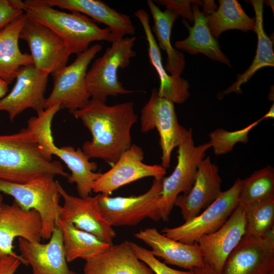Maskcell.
I'll return each instance as SVG.
<instances>
[{"label":"cell","instance_id":"32","mask_svg":"<svg viewBox=\"0 0 274 274\" xmlns=\"http://www.w3.org/2000/svg\"><path fill=\"white\" fill-rule=\"evenodd\" d=\"M245 209V235L264 237L274 227V197L251 203Z\"/></svg>","mask_w":274,"mask_h":274},{"label":"cell","instance_id":"15","mask_svg":"<svg viewBox=\"0 0 274 274\" xmlns=\"http://www.w3.org/2000/svg\"><path fill=\"white\" fill-rule=\"evenodd\" d=\"M274 270V239L244 235L220 274H268Z\"/></svg>","mask_w":274,"mask_h":274},{"label":"cell","instance_id":"21","mask_svg":"<svg viewBox=\"0 0 274 274\" xmlns=\"http://www.w3.org/2000/svg\"><path fill=\"white\" fill-rule=\"evenodd\" d=\"M85 261L84 274H154L138 258L128 241L111 245L103 252Z\"/></svg>","mask_w":274,"mask_h":274},{"label":"cell","instance_id":"16","mask_svg":"<svg viewBox=\"0 0 274 274\" xmlns=\"http://www.w3.org/2000/svg\"><path fill=\"white\" fill-rule=\"evenodd\" d=\"M58 186L64 201L59 219L113 245L116 233L102 217L98 207L97 195L85 198L76 197L68 193L59 182Z\"/></svg>","mask_w":274,"mask_h":274},{"label":"cell","instance_id":"35","mask_svg":"<svg viewBox=\"0 0 274 274\" xmlns=\"http://www.w3.org/2000/svg\"><path fill=\"white\" fill-rule=\"evenodd\" d=\"M197 1L191 0H155L153 2L166 7V9L172 11L179 16L193 22V15L191 4Z\"/></svg>","mask_w":274,"mask_h":274},{"label":"cell","instance_id":"26","mask_svg":"<svg viewBox=\"0 0 274 274\" xmlns=\"http://www.w3.org/2000/svg\"><path fill=\"white\" fill-rule=\"evenodd\" d=\"M50 153L59 158L71 171L67 178L70 183H75L79 197L85 198L92 191L95 181L101 173H96L97 164L90 161L88 157L81 148H75L71 146L60 148L53 144L50 148Z\"/></svg>","mask_w":274,"mask_h":274},{"label":"cell","instance_id":"29","mask_svg":"<svg viewBox=\"0 0 274 274\" xmlns=\"http://www.w3.org/2000/svg\"><path fill=\"white\" fill-rule=\"evenodd\" d=\"M56 225L61 232L67 262L78 258L85 260L92 257L103 252L111 245L60 219Z\"/></svg>","mask_w":274,"mask_h":274},{"label":"cell","instance_id":"12","mask_svg":"<svg viewBox=\"0 0 274 274\" xmlns=\"http://www.w3.org/2000/svg\"><path fill=\"white\" fill-rule=\"evenodd\" d=\"M142 148L132 144L120 156L111 169L101 173L92 186V191L110 195L113 191L126 184L146 177L161 178L166 169L161 165L147 164L143 162Z\"/></svg>","mask_w":274,"mask_h":274},{"label":"cell","instance_id":"13","mask_svg":"<svg viewBox=\"0 0 274 274\" xmlns=\"http://www.w3.org/2000/svg\"><path fill=\"white\" fill-rule=\"evenodd\" d=\"M48 76L33 64L20 67L12 89L0 99V111L6 112L10 121H13L26 109H32L37 113L43 111Z\"/></svg>","mask_w":274,"mask_h":274},{"label":"cell","instance_id":"10","mask_svg":"<svg viewBox=\"0 0 274 274\" xmlns=\"http://www.w3.org/2000/svg\"><path fill=\"white\" fill-rule=\"evenodd\" d=\"M162 178H154L150 189L138 196L111 197L98 194V207L102 217L112 227L134 226L147 218L159 221L155 201Z\"/></svg>","mask_w":274,"mask_h":274},{"label":"cell","instance_id":"34","mask_svg":"<svg viewBox=\"0 0 274 274\" xmlns=\"http://www.w3.org/2000/svg\"><path fill=\"white\" fill-rule=\"evenodd\" d=\"M130 246L138 258L146 263L154 274H192V270L182 271L172 268L154 256L147 249L130 242Z\"/></svg>","mask_w":274,"mask_h":274},{"label":"cell","instance_id":"6","mask_svg":"<svg viewBox=\"0 0 274 274\" xmlns=\"http://www.w3.org/2000/svg\"><path fill=\"white\" fill-rule=\"evenodd\" d=\"M135 40V36L115 40L101 56L94 60L86 77L91 98L106 102L108 96L134 92L125 89L118 80V71L127 67L131 58L136 57L133 49Z\"/></svg>","mask_w":274,"mask_h":274},{"label":"cell","instance_id":"18","mask_svg":"<svg viewBox=\"0 0 274 274\" xmlns=\"http://www.w3.org/2000/svg\"><path fill=\"white\" fill-rule=\"evenodd\" d=\"M221 184L218 166L210 156L205 157L199 164L190 192L179 195L175 201L174 206L180 209L185 221L197 216L218 197L222 192Z\"/></svg>","mask_w":274,"mask_h":274},{"label":"cell","instance_id":"38","mask_svg":"<svg viewBox=\"0 0 274 274\" xmlns=\"http://www.w3.org/2000/svg\"><path fill=\"white\" fill-rule=\"evenodd\" d=\"M192 274H218L208 264H205L202 266L197 267L191 270Z\"/></svg>","mask_w":274,"mask_h":274},{"label":"cell","instance_id":"3","mask_svg":"<svg viewBox=\"0 0 274 274\" xmlns=\"http://www.w3.org/2000/svg\"><path fill=\"white\" fill-rule=\"evenodd\" d=\"M16 1L28 17L46 25L60 37L70 55H78L85 51L93 42L114 41L108 27L100 28L95 21L83 14L55 9L42 0Z\"/></svg>","mask_w":274,"mask_h":274},{"label":"cell","instance_id":"40","mask_svg":"<svg viewBox=\"0 0 274 274\" xmlns=\"http://www.w3.org/2000/svg\"><path fill=\"white\" fill-rule=\"evenodd\" d=\"M274 117V104H273L271 106L270 109L268 111V112L265 114L263 117L260 118V120L262 121V120L269 118H273Z\"/></svg>","mask_w":274,"mask_h":274},{"label":"cell","instance_id":"25","mask_svg":"<svg viewBox=\"0 0 274 274\" xmlns=\"http://www.w3.org/2000/svg\"><path fill=\"white\" fill-rule=\"evenodd\" d=\"M26 17L23 13L0 30V78L8 84L15 79L20 67L33 64L31 55L22 53L18 44Z\"/></svg>","mask_w":274,"mask_h":274},{"label":"cell","instance_id":"5","mask_svg":"<svg viewBox=\"0 0 274 274\" xmlns=\"http://www.w3.org/2000/svg\"><path fill=\"white\" fill-rule=\"evenodd\" d=\"M177 147V165L169 176L162 179L161 189L155 201L159 220L167 221L177 197L190 192L199 164L211 146L209 142L195 146L192 129L189 128Z\"/></svg>","mask_w":274,"mask_h":274},{"label":"cell","instance_id":"37","mask_svg":"<svg viewBox=\"0 0 274 274\" xmlns=\"http://www.w3.org/2000/svg\"><path fill=\"white\" fill-rule=\"evenodd\" d=\"M21 264L18 258L5 255L0 258V274H14Z\"/></svg>","mask_w":274,"mask_h":274},{"label":"cell","instance_id":"42","mask_svg":"<svg viewBox=\"0 0 274 274\" xmlns=\"http://www.w3.org/2000/svg\"><path fill=\"white\" fill-rule=\"evenodd\" d=\"M3 203V195L0 193V208Z\"/></svg>","mask_w":274,"mask_h":274},{"label":"cell","instance_id":"8","mask_svg":"<svg viewBox=\"0 0 274 274\" xmlns=\"http://www.w3.org/2000/svg\"><path fill=\"white\" fill-rule=\"evenodd\" d=\"M242 182V179H237L230 188L222 191L201 214L186 221L180 226L165 227L161 233L182 243L194 244L202 236L216 231L224 224L238 205Z\"/></svg>","mask_w":274,"mask_h":274},{"label":"cell","instance_id":"33","mask_svg":"<svg viewBox=\"0 0 274 274\" xmlns=\"http://www.w3.org/2000/svg\"><path fill=\"white\" fill-rule=\"evenodd\" d=\"M261 121L260 119L246 127L235 131H229L222 128H217L209 134V142L214 154L222 155L231 152L238 143L247 144L249 141L250 131Z\"/></svg>","mask_w":274,"mask_h":274},{"label":"cell","instance_id":"36","mask_svg":"<svg viewBox=\"0 0 274 274\" xmlns=\"http://www.w3.org/2000/svg\"><path fill=\"white\" fill-rule=\"evenodd\" d=\"M23 13L16 0H0V30Z\"/></svg>","mask_w":274,"mask_h":274},{"label":"cell","instance_id":"19","mask_svg":"<svg viewBox=\"0 0 274 274\" xmlns=\"http://www.w3.org/2000/svg\"><path fill=\"white\" fill-rule=\"evenodd\" d=\"M18 245L20 255L30 265L32 274H79L68 266L61 232L56 225L47 243L19 237Z\"/></svg>","mask_w":274,"mask_h":274},{"label":"cell","instance_id":"20","mask_svg":"<svg viewBox=\"0 0 274 274\" xmlns=\"http://www.w3.org/2000/svg\"><path fill=\"white\" fill-rule=\"evenodd\" d=\"M134 236L149 246L151 253L161 258L164 263L187 270L204 265L201 250L197 243L186 244L173 239L155 228H147L134 233Z\"/></svg>","mask_w":274,"mask_h":274},{"label":"cell","instance_id":"7","mask_svg":"<svg viewBox=\"0 0 274 274\" xmlns=\"http://www.w3.org/2000/svg\"><path fill=\"white\" fill-rule=\"evenodd\" d=\"M102 46L94 44L81 54L69 65L52 74L53 86L46 98L45 109L56 104L61 109H67L73 114L85 107L91 99L86 77L89 64L100 51Z\"/></svg>","mask_w":274,"mask_h":274},{"label":"cell","instance_id":"41","mask_svg":"<svg viewBox=\"0 0 274 274\" xmlns=\"http://www.w3.org/2000/svg\"><path fill=\"white\" fill-rule=\"evenodd\" d=\"M264 2V3L266 4V5L267 6H270L272 10V12H273V10H274V7H273V1L272 0H268V1H263Z\"/></svg>","mask_w":274,"mask_h":274},{"label":"cell","instance_id":"28","mask_svg":"<svg viewBox=\"0 0 274 274\" xmlns=\"http://www.w3.org/2000/svg\"><path fill=\"white\" fill-rule=\"evenodd\" d=\"M249 2L252 4L255 14V32L258 38L256 55L249 67L244 73L238 76L237 80L227 89L218 93V99H221L227 94L232 92L242 93L241 85L246 83L258 70L263 67L274 65L272 43L263 28V1L252 0Z\"/></svg>","mask_w":274,"mask_h":274},{"label":"cell","instance_id":"4","mask_svg":"<svg viewBox=\"0 0 274 274\" xmlns=\"http://www.w3.org/2000/svg\"><path fill=\"white\" fill-rule=\"evenodd\" d=\"M54 177L47 176L25 183L0 180V192L12 196L23 210H34L39 214L44 239H50L60 218L61 196Z\"/></svg>","mask_w":274,"mask_h":274},{"label":"cell","instance_id":"2","mask_svg":"<svg viewBox=\"0 0 274 274\" xmlns=\"http://www.w3.org/2000/svg\"><path fill=\"white\" fill-rule=\"evenodd\" d=\"M69 175L59 161L52 160L29 122L16 133L0 135V180L25 183L47 176Z\"/></svg>","mask_w":274,"mask_h":274},{"label":"cell","instance_id":"23","mask_svg":"<svg viewBox=\"0 0 274 274\" xmlns=\"http://www.w3.org/2000/svg\"><path fill=\"white\" fill-rule=\"evenodd\" d=\"M134 15L139 20L144 29L148 45L149 61L155 69L160 79L158 94L174 104L184 103L189 97L188 81L180 77L169 75L162 62L160 48L154 38L149 22V15L144 9H139Z\"/></svg>","mask_w":274,"mask_h":274},{"label":"cell","instance_id":"24","mask_svg":"<svg viewBox=\"0 0 274 274\" xmlns=\"http://www.w3.org/2000/svg\"><path fill=\"white\" fill-rule=\"evenodd\" d=\"M199 5H203L199 1L192 3L193 26L191 27L186 21H183L189 34L187 38L176 41L175 48L192 55L202 53L212 60L230 66L229 60L221 51L217 41L210 31L205 15L199 9Z\"/></svg>","mask_w":274,"mask_h":274},{"label":"cell","instance_id":"14","mask_svg":"<svg viewBox=\"0 0 274 274\" xmlns=\"http://www.w3.org/2000/svg\"><path fill=\"white\" fill-rule=\"evenodd\" d=\"M42 227L41 217L35 210L26 212L14 200L11 205L3 202L0 208V258L11 255L28 265L13 251V241L16 237H21L31 243H40Z\"/></svg>","mask_w":274,"mask_h":274},{"label":"cell","instance_id":"30","mask_svg":"<svg viewBox=\"0 0 274 274\" xmlns=\"http://www.w3.org/2000/svg\"><path fill=\"white\" fill-rule=\"evenodd\" d=\"M218 2L216 11L205 15L210 31L216 40L227 30L255 32V18L248 16L236 0H219Z\"/></svg>","mask_w":274,"mask_h":274},{"label":"cell","instance_id":"1","mask_svg":"<svg viewBox=\"0 0 274 274\" xmlns=\"http://www.w3.org/2000/svg\"><path fill=\"white\" fill-rule=\"evenodd\" d=\"M72 114L91 134V140L84 142L81 148L89 159H101L113 165L132 144L131 129L138 117L132 101L108 106L91 98Z\"/></svg>","mask_w":274,"mask_h":274},{"label":"cell","instance_id":"9","mask_svg":"<svg viewBox=\"0 0 274 274\" xmlns=\"http://www.w3.org/2000/svg\"><path fill=\"white\" fill-rule=\"evenodd\" d=\"M140 128L144 133L157 129L162 152L161 165L168 168L172 151L182 142L187 129L179 124L174 104L159 96L155 87L152 88L148 102L141 109Z\"/></svg>","mask_w":274,"mask_h":274},{"label":"cell","instance_id":"17","mask_svg":"<svg viewBox=\"0 0 274 274\" xmlns=\"http://www.w3.org/2000/svg\"><path fill=\"white\" fill-rule=\"evenodd\" d=\"M245 207L238 205L216 231L201 237L197 243L205 263L220 274L224 263L245 234Z\"/></svg>","mask_w":274,"mask_h":274},{"label":"cell","instance_id":"11","mask_svg":"<svg viewBox=\"0 0 274 274\" xmlns=\"http://www.w3.org/2000/svg\"><path fill=\"white\" fill-rule=\"evenodd\" d=\"M26 16L19 39L27 43L34 66L48 75L65 66L71 55L63 40L46 25Z\"/></svg>","mask_w":274,"mask_h":274},{"label":"cell","instance_id":"22","mask_svg":"<svg viewBox=\"0 0 274 274\" xmlns=\"http://www.w3.org/2000/svg\"><path fill=\"white\" fill-rule=\"evenodd\" d=\"M54 7L76 12L103 23L110 30L114 41L135 33V27L129 16L121 13L99 0H42Z\"/></svg>","mask_w":274,"mask_h":274},{"label":"cell","instance_id":"39","mask_svg":"<svg viewBox=\"0 0 274 274\" xmlns=\"http://www.w3.org/2000/svg\"><path fill=\"white\" fill-rule=\"evenodd\" d=\"M8 84L0 78V99L6 95L9 91Z\"/></svg>","mask_w":274,"mask_h":274},{"label":"cell","instance_id":"31","mask_svg":"<svg viewBox=\"0 0 274 274\" xmlns=\"http://www.w3.org/2000/svg\"><path fill=\"white\" fill-rule=\"evenodd\" d=\"M274 197V168L270 165L254 172L242 180L238 205L251 203Z\"/></svg>","mask_w":274,"mask_h":274},{"label":"cell","instance_id":"27","mask_svg":"<svg viewBox=\"0 0 274 274\" xmlns=\"http://www.w3.org/2000/svg\"><path fill=\"white\" fill-rule=\"evenodd\" d=\"M147 4L154 21L152 31L157 39L159 48L164 51L167 55V62L164 67L170 75L180 77L185 66L184 55L174 48L170 42L173 24L179 16L167 9L162 11L153 1L148 0Z\"/></svg>","mask_w":274,"mask_h":274}]
</instances>
